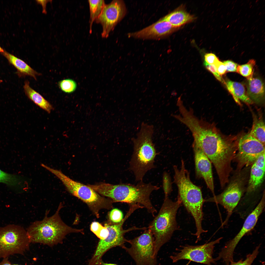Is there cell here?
<instances>
[{
	"instance_id": "cell-5",
	"label": "cell",
	"mask_w": 265,
	"mask_h": 265,
	"mask_svg": "<svg viewBox=\"0 0 265 265\" xmlns=\"http://www.w3.org/2000/svg\"><path fill=\"white\" fill-rule=\"evenodd\" d=\"M44 168L57 177L70 193L85 202L97 218L99 217L100 210L112 208L113 202L111 199L101 196L88 185L72 180L59 170L46 165Z\"/></svg>"
},
{
	"instance_id": "cell-10",
	"label": "cell",
	"mask_w": 265,
	"mask_h": 265,
	"mask_svg": "<svg viewBox=\"0 0 265 265\" xmlns=\"http://www.w3.org/2000/svg\"><path fill=\"white\" fill-rule=\"evenodd\" d=\"M140 236L127 240L131 244L130 248L123 249L135 261L136 265H156V257L154 256V236L147 228Z\"/></svg>"
},
{
	"instance_id": "cell-35",
	"label": "cell",
	"mask_w": 265,
	"mask_h": 265,
	"mask_svg": "<svg viewBox=\"0 0 265 265\" xmlns=\"http://www.w3.org/2000/svg\"><path fill=\"white\" fill-rule=\"evenodd\" d=\"M37 2L41 5L42 7V12L43 13H46V8L47 4L50 1L52 0H36Z\"/></svg>"
},
{
	"instance_id": "cell-16",
	"label": "cell",
	"mask_w": 265,
	"mask_h": 265,
	"mask_svg": "<svg viewBox=\"0 0 265 265\" xmlns=\"http://www.w3.org/2000/svg\"><path fill=\"white\" fill-rule=\"evenodd\" d=\"M177 28L169 22L161 19L141 30L128 33V36L137 39H158L167 36Z\"/></svg>"
},
{
	"instance_id": "cell-37",
	"label": "cell",
	"mask_w": 265,
	"mask_h": 265,
	"mask_svg": "<svg viewBox=\"0 0 265 265\" xmlns=\"http://www.w3.org/2000/svg\"><path fill=\"white\" fill-rule=\"evenodd\" d=\"M101 265H118L115 264L111 263H107L101 262Z\"/></svg>"
},
{
	"instance_id": "cell-13",
	"label": "cell",
	"mask_w": 265,
	"mask_h": 265,
	"mask_svg": "<svg viewBox=\"0 0 265 265\" xmlns=\"http://www.w3.org/2000/svg\"><path fill=\"white\" fill-rule=\"evenodd\" d=\"M222 237L204 244L182 247L178 252L174 253L170 258L173 263L182 260H189L198 263L212 265L215 263L212 255L215 245L219 243Z\"/></svg>"
},
{
	"instance_id": "cell-31",
	"label": "cell",
	"mask_w": 265,
	"mask_h": 265,
	"mask_svg": "<svg viewBox=\"0 0 265 265\" xmlns=\"http://www.w3.org/2000/svg\"><path fill=\"white\" fill-rule=\"evenodd\" d=\"M212 66L214 67L216 72L220 75H223L226 72V68L225 64L219 59Z\"/></svg>"
},
{
	"instance_id": "cell-30",
	"label": "cell",
	"mask_w": 265,
	"mask_h": 265,
	"mask_svg": "<svg viewBox=\"0 0 265 265\" xmlns=\"http://www.w3.org/2000/svg\"><path fill=\"white\" fill-rule=\"evenodd\" d=\"M163 188L165 197L168 196L172 191V182L169 174L166 172L163 175Z\"/></svg>"
},
{
	"instance_id": "cell-11",
	"label": "cell",
	"mask_w": 265,
	"mask_h": 265,
	"mask_svg": "<svg viewBox=\"0 0 265 265\" xmlns=\"http://www.w3.org/2000/svg\"><path fill=\"white\" fill-rule=\"evenodd\" d=\"M265 205V192L258 204L254 210L246 217L243 225L239 232L232 239L226 242L215 259L216 261L222 260L226 265H229L233 260L234 250L243 237L254 227Z\"/></svg>"
},
{
	"instance_id": "cell-12",
	"label": "cell",
	"mask_w": 265,
	"mask_h": 265,
	"mask_svg": "<svg viewBox=\"0 0 265 265\" xmlns=\"http://www.w3.org/2000/svg\"><path fill=\"white\" fill-rule=\"evenodd\" d=\"M265 153V145L248 133L241 137L233 160L237 163L236 172L252 165L261 155Z\"/></svg>"
},
{
	"instance_id": "cell-32",
	"label": "cell",
	"mask_w": 265,
	"mask_h": 265,
	"mask_svg": "<svg viewBox=\"0 0 265 265\" xmlns=\"http://www.w3.org/2000/svg\"><path fill=\"white\" fill-rule=\"evenodd\" d=\"M223 63L226 67V72L237 71V68L238 66L237 63L230 60L224 61Z\"/></svg>"
},
{
	"instance_id": "cell-9",
	"label": "cell",
	"mask_w": 265,
	"mask_h": 265,
	"mask_svg": "<svg viewBox=\"0 0 265 265\" xmlns=\"http://www.w3.org/2000/svg\"><path fill=\"white\" fill-rule=\"evenodd\" d=\"M30 241L26 230L14 224L0 228V258L15 254L23 255Z\"/></svg>"
},
{
	"instance_id": "cell-29",
	"label": "cell",
	"mask_w": 265,
	"mask_h": 265,
	"mask_svg": "<svg viewBox=\"0 0 265 265\" xmlns=\"http://www.w3.org/2000/svg\"><path fill=\"white\" fill-rule=\"evenodd\" d=\"M108 216L110 222L114 224L120 223L123 218L122 212L116 208L113 209L110 211Z\"/></svg>"
},
{
	"instance_id": "cell-26",
	"label": "cell",
	"mask_w": 265,
	"mask_h": 265,
	"mask_svg": "<svg viewBox=\"0 0 265 265\" xmlns=\"http://www.w3.org/2000/svg\"><path fill=\"white\" fill-rule=\"evenodd\" d=\"M91 230L100 240H104L108 237L109 231L106 226H103L99 222L94 221L91 223Z\"/></svg>"
},
{
	"instance_id": "cell-34",
	"label": "cell",
	"mask_w": 265,
	"mask_h": 265,
	"mask_svg": "<svg viewBox=\"0 0 265 265\" xmlns=\"http://www.w3.org/2000/svg\"><path fill=\"white\" fill-rule=\"evenodd\" d=\"M204 66L207 69L211 72L217 80L223 82L221 77L216 72L213 66L205 62H204Z\"/></svg>"
},
{
	"instance_id": "cell-25",
	"label": "cell",
	"mask_w": 265,
	"mask_h": 265,
	"mask_svg": "<svg viewBox=\"0 0 265 265\" xmlns=\"http://www.w3.org/2000/svg\"><path fill=\"white\" fill-rule=\"evenodd\" d=\"M255 64V61L253 59H251L246 64L238 65L236 72L246 78L248 80H250L253 78Z\"/></svg>"
},
{
	"instance_id": "cell-4",
	"label": "cell",
	"mask_w": 265,
	"mask_h": 265,
	"mask_svg": "<svg viewBox=\"0 0 265 265\" xmlns=\"http://www.w3.org/2000/svg\"><path fill=\"white\" fill-rule=\"evenodd\" d=\"M181 204L178 198L175 201L168 196L165 197L158 214L147 227L154 238V255L156 257L161 247L169 241L174 232L179 229L176 217Z\"/></svg>"
},
{
	"instance_id": "cell-36",
	"label": "cell",
	"mask_w": 265,
	"mask_h": 265,
	"mask_svg": "<svg viewBox=\"0 0 265 265\" xmlns=\"http://www.w3.org/2000/svg\"><path fill=\"white\" fill-rule=\"evenodd\" d=\"M0 265H12L9 260L8 257L3 258L2 260L0 262Z\"/></svg>"
},
{
	"instance_id": "cell-8",
	"label": "cell",
	"mask_w": 265,
	"mask_h": 265,
	"mask_svg": "<svg viewBox=\"0 0 265 265\" xmlns=\"http://www.w3.org/2000/svg\"><path fill=\"white\" fill-rule=\"evenodd\" d=\"M174 172V182L178 187L179 198L186 210H197L203 205L204 200L200 188L192 182L189 172L186 168L184 161L181 160V167L173 166Z\"/></svg>"
},
{
	"instance_id": "cell-18",
	"label": "cell",
	"mask_w": 265,
	"mask_h": 265,
	"mask_svg": "<svg viewBox=\"0 0 265 265\" xmlns=\"http://www.w3.org/2000/svg\"><path fill=\"white\" fill-rule=\"evenodd\" d=\"M3 55L9 62L17 69L19 75L28 76L37 80V76L41 74L34 70L24 61L13 55L4 51Z\"/></svg>"
},
{
	"instance_id": "cell-6",
	"label": "cell",
	"mask_w": 265,
	"mask_h": 265,
	"mask_svg": "<svg viewBox=\"0 0 265 265\" xmlns=\"http://www.w3.org/2000/svg\"><path fill=\"white\" fill-rule=\"evenodd\" d=\"M249 167H245L240 171L236 172L227 186L221 193L204 199V202L219 204L226 210L227 215L222 226L227 224L234 210L245 193L247 188L246 186L249 177Z\"/></svg>"
},
{
	"instance_id": "cell-17",
	"label": "cell",
	"mask_w": 265,
	"mask_h": 265,
	"mask_svg": "<svg viewBox=\"0 0 265 265\" xmlns=\"http://www.w3.org/2000/svg\"><path fill=\"white\" fill-rule=\"evenodd\" d=\"M247 93L252 101L258 104L262 103L265 98L264 83L259 77L252 78L248 80Z\"/></svg>"
},
{
	"instance_id": "cell-28",
	"label": "cell",
	"mask_w": 265,
	"mask_h": 265,
	"mask_svg": "<svg viewBox=\"0 0 265 265\" xmlns=\"http://www.w3.org/2000/svg\"><path fill=\"white\" fill-rule=\"evenodd\" d=\"M260 246V244L256 247L252 253L247 255L246 258L244 260L241 259L237 262L233 261L229 265H252L259 253Z\"/></svg>"
},
{
	"instance_id": "cell-33",
	"label": "cell",
	"mask_w": 265,
	"mask_h": 265,
	"mask_svg": "<svg viewBox=\"0 0 265 265\" xmlns=\"http://www.w3.org/2000/svg\"><path fill=\"white\" fill-rule=\"evenodd\" d=\"M204 62L213 65L219 59L214 54L212 53H206L204 56Z\"/></svg>"
},
{
	"instance_id": "cell-24",
	"label": "cell",
	"mask_w": 265,
	"mask_h": 265,
	"mask_svg": "<svg viewBox=\"0 0 265 265\" xmlns=\"http://www.w3.org/2000/svg\"><path fill=\"white\" fill-rule=\"evenodd\" d=\"M22 181L19 176L5 172L0 169V183L14 187L19 186Z\"/></svg>"
},
{
	"instance_id": "cell-14",
	"label": "cell",
	"mask_w": 265,
	"mask_h": 265,
	"mask_svg": "<svg viewBox=\"0 0 265 265\" xmlns=\"http://www.w3.org/2000/svg\"><path fill=\"white\" fill-rule=\"evenodd\" d=\"M126 12L125 4L122 0H113L105 4L101 13L95 21L102 26L101 36L106 38L116 25L124 17Z\"/></svg>"
},
{
	"instance_id": "cell-21",
	"label": "cell",
	"mask_w": 265,
	"mask_h": 265,
	"mask_svg": "<svg viewBox=\"0 0 265 265\" xmlns=\"http://www.w3.org/2000/svg\"><path fill=\"white\" fill-rule=\"evenodd\" d=\"M24 89L25 94L27 97L40 108L49 113L53 110V108L51 104L30 87L28 80L25 81Z\"/></svg>"
},
{
	"instance_id": "cell-23",
	"label": "cell",
	"mask_w": 265,
	"mask_h": 265,
	"mask_svg": "<svg viewBox=\"0 0 265 265\" xmlns=\"http://www.w3.org/2000/svg\"><path fill=\"white\" fill-rule=\"evenodd\" d=\"M265 124L261 118L255 119L249 133L265 145Z\"/></svg>"
},
{
	"instance_id": "cell-38",
	"label": "cell",
	"mask_w": 265,
	"mask_h": 265,
	"mask_svg": "<svg viewBox=\"0 0 265 265\" xmlns=\"http://www.w3.org/2000/svg\"><path fill=\"white\" fill-rule=\"evenodd\" d=\"M4 50L0 46V53H2L3 52H4Z\"/></svg>"
},
{
	"instance_id": "cell-1",
	"label": "cell",
	"mask_w": 265,
	"mask_h": 265,
	"mask_svg": "<svg viewBox=\"0 0 265 265\" xmlns=\"http://www.w3.org/2000/svg\"><path fill=\"white\" fill-rule=\"evenodd\" d=\"M88 185L98 193L108 198L113 202L140 205L153 217L157 212L150 197L152 192L159 187L151 183H145L142 181L136 185L127 183L114 185L103 183Z\"/></svg>"
},
{
	"instance_id": "cell-27",
	"label": "cell",
	"mask_w": 265,
	"mask_h": 265,
	"mask_svg": "<svg viewBox=\"0 0 265 265\" xmlns=\"http://www.w3.org/2000/svg\"><path fill=\"white\" fill-rule=\"evenodd\" d=\"M58 85L61 90L67 93H71L76 89L77 85L74 80L69 79H66L60 81Z\"/></svg>"
},
{
	"instance_id": "cell-2",
	"label": "cell",
	"mask_w": 265,
	"mask_h": 265,
	"mask_svg": "<svg viewBox=\"0 0 265 265\" xmlns=\"http://www.w3.org/2000/svg\"><path fill=\"white\" fill-rule=\"evenodd\" d=\"M63 207L62 204L60 203L53 215L48 217L47 211L43 220L34 222L27 228L26 231L31 242L52 246L60 243L69 234H83V229L73 228L63 221L59 214Z\"/></svg>"
},
{
	"instance_id": "cell-15",
	"label": "cell",
	"mask_w": 265,
	"mask_h": 265,
	"mask_svg": "<svg viewBox=\"0 0 265 265\" xmlns=\"http://www.w3.org/2000/svg\"><path fill=\"white\" fill-rule=\"evenodd\" d=\"M194 154L196 177L202 178L213 196L215 195L212 163L199 148L193 145Z\"/></svg>"
},
{
	"instance_id": "cell-22",
	"label": "cell",
	"mask_w": 265,
	"mask_h": 265,
	"mask_svg": "<svg viewBox=\"0 0 265 265\" xmlns=\"http://www.w3.org/2000/svg\"><path fill=\"white\" fill-rule=\"evenodd\" d=\"M90 11V32H92L93 22L99 17L105 4L104 0H88Z\"/></svg>"
},
{
	"instance_id": "cell-19",
	"label": "cell",
	"mask_w": 265,
	"mask_h": 265,
	"mask_svg": "<svg viewBox=\"0 0 265 265\" xmlns=\"http://www.w3.org/2000/svg\"><path fill=\"white\" fill-rule=\"evenodd\" d=\"M177 28L190 22L194 17L182 8H178L161 18Z\"/></svg>"
},
{
	"instance_id": "cell-39",
	"label": "cell",
	"mask_w": 265,
	"mask_h": 265,
	"mask_svg": "<svg viewBox=\"0 0 265 265\" xmlns=\"http://www.w3.org/2000/svg\"><path fill=\"white\" fill-rule=\"evenodd\" d=\"M17 265V264H14V265Z\"/></svg>"
},
{
	"instance_id": "cell-20",
	"label": "cell",
	"mask_w": 265,
	"mask_h": 265,
	"mask_svg": "<svg viewBox=\"0 0 265 265\" xmlns=\"http://www.w3.org/2000/svg\"><path fill=\"white\" fill-rule=\"evenodd\" d=\"M226 87L232 94L236 102L240 104L239 100L248 104L253 102L248 96L245 87L242 84L238 82L227 80L225 82Z\"/></svg>"
},
{
	"instance_id": "cell-3",
	"label": "cell",
	"mask_w": 265,
	"mask_h": 265,
	"mask_svg": "<svg viewBox=\"0 0 265 265\" xmlns=\"http://www.w3.org/2000/svg\"><path fill=\"white\" fill-rule=\"evenodd\" d=\"M153 132V125L143 122L136 138L132 139L133 151L129 169L136 181H143L146 172L155 167L154 160L158 153L152 140Z\"/></svg>"
},
{
	"instance_id": "cell-7",
	"label": "cell",
	"mask_w": 265,
	"mask_h": 265,
	"mask_svg": "<svg viewBox=\"0 0 265 265\" xmlns=\"http://www.w3.org/2000/svg\"><path fill=\"white\" fill-rule=\"evenodd\" d=\"M138 206L135 205H129V210L122 221L116 224L110 222L106 223L105 226L107 228L109 234L107 237L104 240H100L96 250L88 265H100L101 258L103 255L109 249L117 246L123 249L125 247L124 243L127 240L124 237L126 233L134 230H145L147 227H138L135 226L124 229L123 228V224L131 214L137 209Z\"/></svg>"
}]
</instances>
